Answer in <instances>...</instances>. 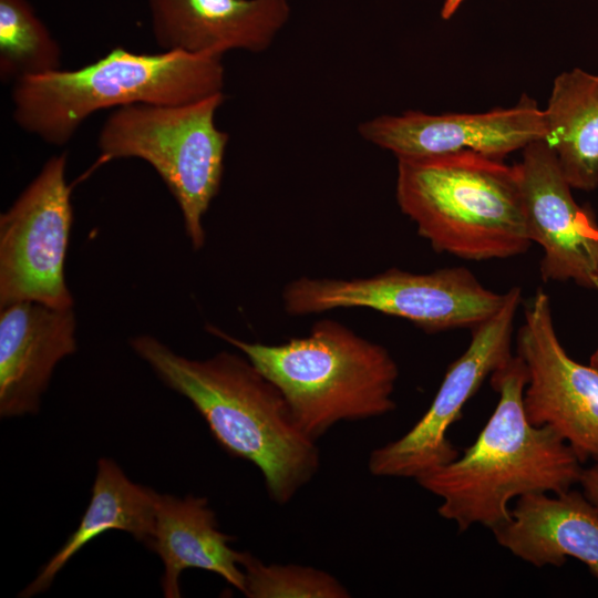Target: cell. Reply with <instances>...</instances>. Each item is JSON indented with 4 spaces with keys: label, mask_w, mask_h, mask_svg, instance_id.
Masks as SVG:
<instances>
[{
    "label": "cell",
    "mask_w": 598,
    "mask_h": 598,
    "mask_svg": "<svg viewBox=\"0 0 598 598\" xmlns=\"http://www.w3.org/2000/svg\"><path fill=\"white\" fill-rule=\"evenodd\" d=\"M207 330L235 347L282 393L291 415L312 441L341 421L379 417L395 409L399 367L383 346L332 319L308 336L279 344L248 342Z\"/></svg>",
    "instance_id": "5b68a950"
},
{
    "label": "cell",
    "mask_w": 598,
    "mask_h": 598,
    "mask_svg": "<svg viewBox=\"0 0 598 598\" xmlns=\"http://www.w3.org/2000/svg\"><path fill=\"white\" fill-rule=\"evenodd\" d=\"M158 493L131 481L112 458L97 462L91 499L78 528L41 568L20 597L47 590L55 576L91 540L107 530H122L148 547L155 524Z\"/></svg>",
    "instance_id": "e0dca14e"
},
{
    "label": "cell",
    "mask_w": 598,
    "mask_h": 598,
    "mask_svg": "<svg viewBox=\"0 0 598 598\" xmlns=\"http://www.w3.org/2000/svg\"><path fill=\"white\" fill-rule=\"evenodd\" d=\"M244 595L249 598H349L331 574L309 566L265 564L243 551Z\"/></svg>",
    "instance_id": "ffe728a7"
},
{
    "label": "cell",
    "mask_w": 598,
    "mask_h": 598,
    "mask_svg": "<svg viewBox=\"0 0 598 598\" xmlns=\"http://www.w3.org/2000/svg\"><path fill=\"white\" fill-rule=\"evenodd\" d=\"M62 65V50L28 0H0V78L16 82Z\"/></svg>",
    "instance_id": "d6986e66"
},
{
    "label": "cell",
    "mask_w": 598,
    "mask_h": 598,
    "mask_svg": "<svg viewBox=\"0 0 598 598\" xmlns=\"http://www.w3.org/2000/svg\"><path fill=\"white\" fill-rule=\"evenodd\" d=\"M520 301L522 289L511 288L501 308L472 329L470 346L448 365L426 412L401 437L371 452L368 468L372 475L416 480L460 455L447 431L484 380L513 355L512 333Z\"/></svg>",
    "instance_id": "9c48e42d"
},
{
    "label": "cell",
    "mask_w": 598,
    "mask_h": 598,
    "mask_svg": "<svg viewBox=\"0 0 598 598\" xmlns=\"http://www.w3.org/2000/svg\"><path fill=\"white\" fill-rule=\"evenodd\" d=\"M395 196L437 252L505 259L532 244L517 166L499 158L473 153L398 158Z\"/></svg>",
    "instance_id": "277c9868"
},
{
    "label": "cell",
    "mask_w": 598,
    "mask_h": 598,
    "mask_svg": "<svg viewBox=\"0 0 598 598\" xmlns=\"http://www.w3.org/2000/svg\"><path fill=\"white\" fill-rule=\"evenodd\" d=\"M130 343L165 385L193 404L227 453L260 471L275 503H289L318 473L317 442L301 432L280 390L247 357L221 351L188 359L148 334Z\"/></svg>",
    "instance_id": "6da1fadb"
},
{
    "label": "cell",
    "mask_w": 598,
    "mask_h": 598,
    "mask_svg": "<svg viewBox=\"0 0 598 598\" xmlns=\"http://www.w3.org/2000/svg\"><path fill=\"white\" fill-rule=\"evenodd\" d=\"M233 539L218 528L206 497L158 494L154 532L147 548L163 563L164 597L182 596L179 577L189 568L217 574L244 592L243 551L230 547Z\"/></svg>",
    "instance_id": "2e32d148"
},
{
    "label": "cell",
    "mask_w": 598,
    "mask_h": 598,
    "mask_svg": "<svg viewBox=\"0 0 598 598\" xmlns=\"http://www.w3.org/2000/svg\"><path fill=\"white\" fill-rule=\"evenodd\" d=\"M579 484L585 497L598 511V462H594L591 466L582 468Z\"/></svg>",
    "instance_id": "44dd1931"
},
{
    "label": "cell",
    "mask_w": 598,
    "mask_h": 598,
    "mask_svg": "<svg viewBox=\"0 0 598 598\" xmlns=\"http://www.w3.org/2000/svg\"><path fill=\"white\" fill-rule=\"evenodd\" d=\"M495 540L534 567L580 560L598 580V511L582 492L518 497L511 519L492 529Z\"/></svg>",
    "instance_id": "9a60e30c"
},
{
    "label": "cell",
    "mask_w": 598,
    "mask_h": 598,
    "mask_svg": "<svg viewBox=\"0 0 598 598\" xmlns=\"http://www.w3.org/2000/svg\"><path fill=\"white\" fill-rule=\"evenodd\" d=\"M464 0H444L441 9V17L447 20L454 16Z\"/></svg>",
    "instance_id": "7402d4cb"
},
{
    "label": "cell",
    "mask_w": 598,
    "mask_h": 598,
    "mask_svg": "<svg viewBox=\"0 0 598 598\" xmlns=\"http://www.w3.org/2000/svg\"><path fill=\"white\" fill-rule=\"evenodd\" d=\"M163 51L221 58L268 49L290 18L288 0H146Z\"/></svg>",
    "instance_id": "4fadbf2b"
},
{
    "label": "cell",
    "mask_w": 598,
    "mask_h": 598,
    "mask_svg": "<svg viewBox=\"0 0 598 598\" xmlns=\"http://www.w3.org/2000/svg\"><path fill=\"white\" fill-rule=\"evenodd\" d=\"M66 153L51 156L0 216V308L37 301L73 307L64 277L72 225Z\"/></svg>",
    "instance_id": "ba28073f"
},
{
    "label": "cell",
    "mask_w": 598,
    "mask_h": 598,
    "mask_svg": "<svg viewBox=\"0 0 598 598\" xmlns=\"http://www.w3.org/2000/svg\"><path fill=\"white\" fill-rule=\"evenodd\" d=\"M505 293L485 288L464 267L411 272L391 268L368 278L300 277L282 291L291 316L365 308L411 321L426 332L475 328L503 305Z\"/></svg>",
    "instance_id": "52a82bcc"
},
{
    "label": "cell",
    "mask_w": 598,
    "mask_h": 598,
    "mask_svg": "<svg viewBox=\"0 0 598 598\" xmlns=\"http://www.w3.org/2000/svg\"><path fill=\"white\" fill-rule=\"evenodd\" d=\"M516 166L528 236L544 251L543 279L592 289L598 224L575 202L555 153L544 141L534 142Z\"/></svg>",
    "instance_id": "7c38bea8"
},
{
    "label": "cell",
    "mask_w": 598,
    "mask_h": 598,
    "mask_svg": "<svg viewBox=\"0 0 598 598\" xmlns=\"http://www.w3.org/2000/svg\"><path fill=\"white\" fill-rule=\"evenodd\" d=\"M527 381L524 361L512 355L489 377L499 399L475 442L415 480L442 499L439 515L461 533L508 522L514 498L560 494L579 484L584 467L574 450L550 427L528 421L523 402Z\"/></svg>",
    "instance_id": "7a4b0ae2"
},
{
    "label": "cell",
    "mask_w": 598,
    "mask_h": 598,
    "mask_svg": "<svg viewBox=\"0 0 598 598\" xmlns=\"http://www.w3.org/2000/svg\"><path fill=\"white\" fill-rule=\"evenodd\" d=\"M516 354L528 373L523 395L528 421L555 431L581 463L598 462V370L565 351L554 328L549 297L540 288L526 306Z\"/></svg>",
    "instance_id": "30bf717a"
},
{
    "label": "cell",
    "mask_w": 598,
    "mask_h": 598,
    "mask_svg": "<svg viewBox=\"0 0 598 598\" xmlns=\"http://www.w3.org/2000/svg\"><path fill=\"white\" fill-rule=\"evenodd\" d=\"M14 123L56 146L94 113L133 104L179 105L223 93L221 58L184 51L154 54L113 48L75 70H55L12 83Z\"/></svg>",
    "instance_id": "3957f363"
},
{
    "label": "cell",
    "mask_w": 598,
    "mask_h": 598,
    "mask_svg": "<svg viewBox=\"0 0 598 598\" xmlns=\"http://www.w3.org/2000/svg\"><path fill=\"white\" fill-rule=\"evenodd\" d=\"M73 307L37 301L1 307L0 415L35 414L55 365L76 351Z\"/></svg>",
    "instance_id": "5bb4252c"
},
{
    "label": "cell",
    "mask_w": 598,
    "mask_h": 598,
    "mask_svg": "<svg viewBox=\"0 0 598 598\" xmlns=\"http://www.w3.org/2000/svg\"><path fill=\"white\" fill-rule=\"evenodd\" d=\"M224 101L223 92L187 104L122 106L109 114L97 137L103 161L140 158L156 171L194 249L205 244L203 218L221 183L229 136L215 115Z\"/></svg>",
    "instance_id": "8992f818"
},
{
    "label": "cell",
    "mask_w": 598,
    "mask_h": 598,
    "mask_svg": "<svg viewBox=\"0 0 598 598\" xmlns=\"http://www.w3.org/2000/svg\"><path fill=\"white\" fill-rule=\"evenodd\" d=\"M360 136L396 158L473 153L499 158L527 145L544 141V112L523 96L511 109L484 113L441 115L406 111L362 122Z\"/></svg>",
    "instance_id": "8fae6325"
},
{
    "label": "cell",
    "mask_w": 598,
    "mask_h": 598,
    "mask_svg": "<svg viewBox=\"0 0 598 598\" xmlns=\"http://www.w3.org/2000/svg\"><path fill=\"white\" fill-rule=\"evenodd\" d=\"M544 142L555 153L571 186H598V75L573 69L558 75L543 110Z\"/></svg>",
    "instance_id": "ac0fdd59"
},
{
    "label": "cell",
    "mask_w": 598,
    "mask_h": 598,
    "mask_svg": "<svg viewBox=\"0 0 598 598\" xmlns=\"http://www.w3.org/2000/svg\"><path fill=\"white\" fill-rule=\"evenodd\" d=\"M592 288L598 291V251L596 258V267L592 275ZM590 365L598 370V347L590 357Z\"/></svg>",
    "instance_id": "603a6c76"
}]
</instances>
